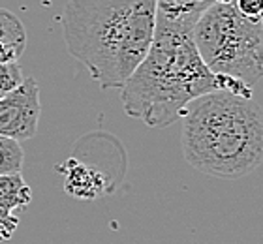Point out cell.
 <instances>
[{
  "label": "cell",
  "instance_id": "7a4b0ae2",
  "mask_svg": "<svg viewBox=\"0 0 263 244\" xmlns=\"http://www.w3.org/2000/svg\"><path fill=\"white\" fill-rule=\"evenodd\" d=\"M182 154L194 169L237 180L263 163V109L252 98L216 90L182 113Z\"/></svg>",
  "mask_w": 263,
  "mask_h": 244
},
{
  "label": "cell",
  "instance_id": "3957f363",
  "mask_svg": "<svg viewBox=\"0 0 263 244\" xmlns=\"http://www.w3.org/2000/svg\"><path fill=\"white\" fill-rule=\"evenodd\" d=\"M220 90L194 44L192 30L158 25L153 45L122 87L128 117L151 128H167L181 119L190 102Z\"/></svg>",
  "mask_w": 263,
  "mask_h": 244
},
{
  "label": "cell",
  "instance_id": "30bf717a",
  "mask_svg": "<svg viewBox=\"0 0 263 244\" xmlns=\"http://www.w3.org/2000/svg\"><path fill=\"white\" fill-rule=\"evenodd\" d=\"M23 163H25V152L21 143L0 136V175L21 173Z\"/></svg>",
  "mask_w": 263,
  "mask_h": 244
},
{
  "label": "cell",
  "instance_id": "7c38bea8",
  "mask_svg": "<svg viewBox=\"0 0 263 244\" xmlns=\"http://www.w3.org/2000/svg\"><path fill=\"white\" fill-rule=\"evenodd\" d=\"M237 11L250 21L263 23V0H237Z\"/></svg>",
  "mask_w": 263,
  "mask_h": 244
},
{
  "label": "cell",
  "instance_id": "ba28073f",
  "mask_svg": "<svg viewBox=\"0 0 263 244\" xmlns=\"http://www.w3.org/2000/svg\"><path fill=\"white\" fill-rule=\"evenodd\" d=\"M27 49V30L21 19L0 8V62H19Z\"/></svg>",
  "mask_w": 263,
  "mask_h": 244
},
{
  "label": "cell",
  "instance_id": "4fadbf2b",
  "mask_svg": "<svg viewBox=\"0 0 263 244\" xmlns=\"http://www.w3.org/2000/svg\"><path fill=\"white\" fill-rule=\"evenodd\" d=\"M19 228V216L0 209V242H8Z\"/></svg>",
  "mask_w": 263,
  "mask_h": 244
},
{
  "label": "cell",
  "instance_id": "9c48e42d",
  "mask_svg": "<svg viewBox=\"0 0 263 244\" xmlns=\"http://www.w3.org/2000/svg\"><path fill=\"white\" fill-rule=\"evenodd\" d=\"M32 201V190L21 173L0 175V209L17 214Z\"/></svg>",
  "mask_w": 263,
  "mask_h": 244
},
{
  "label": "cell",
  "instance_id": "6da1fadb",
  "mask_svg": "<svg viewBox=\"0 0 263 244\" xmlns=\"http://www.w3.org/2000/svg\"><path fill=\"white\" fill-rule=\"evenodd\" d=\"M154 28V0H70L62 13L66 47L104 90L124 87L147 57Z\"/></svg>",
  "mask_w": 263,
  "mask_h": 244
},
{
  "label": "cell",
  "instance_id": "8fae6325",
  "mask_svg": "<svg viewBox=\"0 0 263 244\" xmlns=\"http://www.w3.org/2000/svg\"><path fill=\"white\" fill-rule=\"evenodd\" d=\"M25 81L19 62H0V98L15 90Z\"/></svg>",
  "mask_w": 263,
  "mask_h": 244
},
{
  "label": "cell",
  "instance_id": "5b68a950",
  "mask_svg": "<svg viewBox=\"0 0 263 244\" xmlns=\"http://www.w3.org/2000/svg\"><path fill=\"white\" fill-rule=\"evenodd\" d=\"M40 115V87L36 79L27 77L15 90L0 98V136L27 141L38 132Z\"/></svg>",
  "mask_w": 263,
  "mask_h": 244
},
{
  "label": "cell",
  "instance_id": "52a82bcc",
  "mask_svg": "<svg viewBox=\"0 0 263 244\" xmlns=\"http://www.w3.org/2000/svg\"><path fill=\"white\" fill-rule=\"evenodd\" d=\"M61 169L64 175V190L73 197L96 199L105 192L104 175L87 163H81L70 158Z\"/></svg>",
  "mask_w": 263,
  "mask_h": 244
},
{
  "label": "cell",
  "instance_id": "277c9868",
  "mask_svg": "<svg viewBox=\"0 0 263 244\" xmlns=\"http://www.w3.org/2000/svg\"><path fill=\"white\" fill-rule=\"evenodd\" d=\"M197 53L211 73L252 87L263 76V23L250 21L235 4H213L192 30Z\"/></svg>",
  "mask_w": 263,
  "mask_h": 244
},
{
  "label": "cell",
  "instance_id": "8992f818",
  "mask_svg": "<svg viewBox=\"0 0 263 244\" xmlns=\"http://www.w3.org/2000/svg\"><path fill=\"white\" fill-rule=\"evenodd\" d=\"M156 23L171 28L194 30L199 17L216 4V0H154Z\"/></svg>",
  "mask_w": 263,
  "mask_h": 244
}]
</instances>
